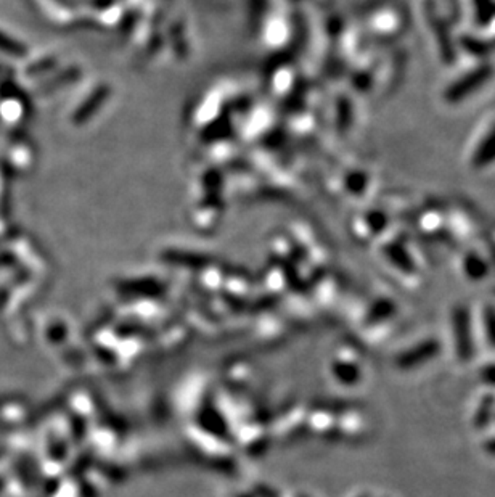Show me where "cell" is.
<instances>
[{"label":"cell","mask_w":495,"mask_h":497,"mask_svg":"<svg viewBox=\"0 0 495 497\" xmlns=\"http://www.w3.org/2000/svg\"><path fill=\"white\" fill-rule=\"evenodd\" d=\"M453 328H456V348L460 361L468 362L473 357V338H471L470 317L466 311L457 309L453 314Z\"/></svg>","instance_id":"6da1fadb"},{"label":"cell","mask_w":495,"mask_h":497,"mask_svg":"<svg viewBox=\"0 0 495 497\" xmlns=\"http://www.w3.org/2000/svg\"><path fill=\"white\" fill-rule=\"evenodd\" d=\"M439 343L434 342V340H426V342L413 346V348L407 349L402 352V354L397 356L396 364L397 367L404 369V371L412 367H418L422 366V364L433 359L437 352H439Z\"/></svg>","instance_id":"7a4b0ae2"},{"label":"cell","mask_w":495,"mask_h":497,"mask_svg":"<svg viewBox=\"0 0 495 497\" xmlns=\"http://www.w3.org/2000/svg\"><path fill=\"white\" fill-rule=\"evenodd\" d=\"M484 327H486V337L489 340V343L495 346V309L486 311Z\"/></svg>","instance_id":"3957f363"},{"label":"cell","mask_w":495,"mask_h":497,"mask_svg":"<svg viewBox=\"0 0 495 497\" xmlns=\"http://www.w3.org/2000/svg\"><path fill=\"white\" fill-rule=\"evenodd\" d=\"M484 450H486L487 454L495 455V438L487 439V441L484 443Z\"/></svg>","instance_id":"5b68a950"},{"label":"cell","mask_w":495,"mask_h":497,"mask_svg":"<svg viewBox=\"0 0 495 497\" xmlns=\"http://www.w3.org/2000/svg\"><path fill=\"white\" fill-rule=\"evenodd\" d=\"M481 377H482V380L486 381V383L495 386V364H489V366L482 369Z\"/></svg>","instance_id":"277c9868"}]
</instances>
